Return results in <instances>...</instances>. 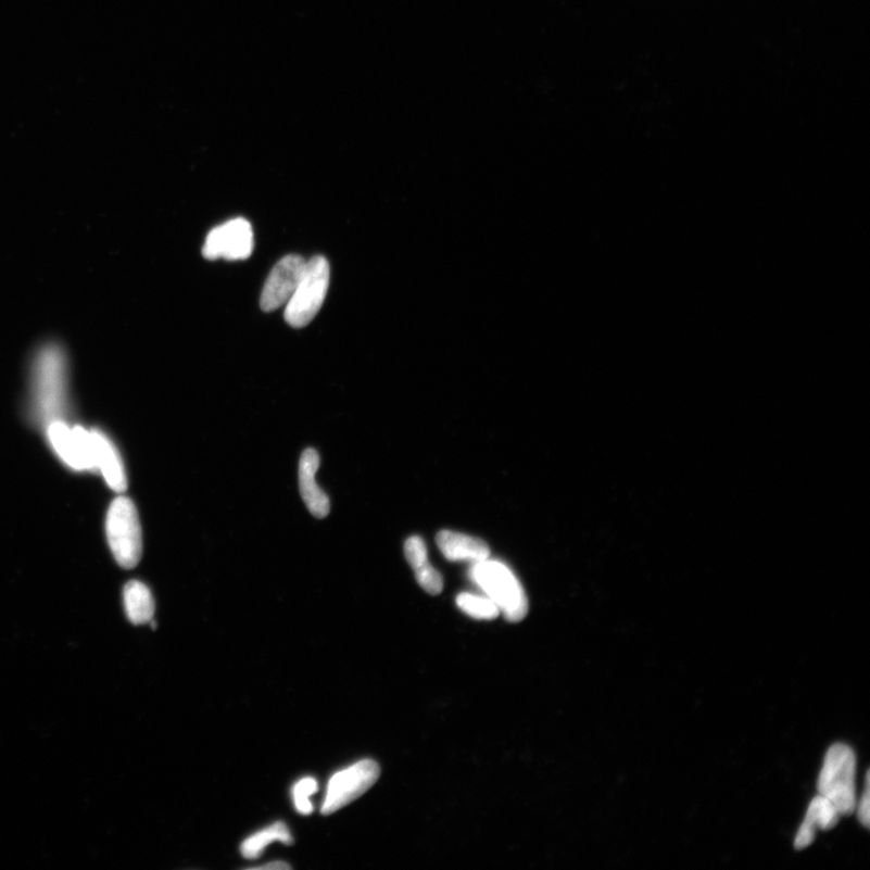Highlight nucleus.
<instances>
[{"label": "nucleus", "mask_w": 870, "mask_h": 870, "mask_svg": "<svg viewBox=\"0 0 870 870\" xmlns=\"http://www.w3.org/2000/svg\"><path fill=\"white\" fill-rule=\"evenodd\" d=\"M90 433L97 470L102 472L106 483L113 491L117 493L125 492L127 478L119 451L112 443V440L99 429H92Z\"/></svg>", "instance_id": "obj_11"}, {"label": "nucleus", "mask_w": 870, "mask_h": 870, "mask_svg": "<svg viewBox=\"0 0 870 870\" xmlns=\"http://www.w3.org/2000/svg\"><path fill=\"white\" fill-rule=\"evenodd\" d=\"M254 249L252 225L244 218H235L214 228L206 238L202 255L209 261L223 257L227 261L249 260Z\"/></svg>", "instance_id": "obj_7"}, {"label": "nucleus", "mask_w": 870, "mask_h": 870, "mask_svg": "<svg viewBox=\"0 0 870 870\" xmlns=\"http://www.w3.org/2000/svg\"><path fill=\"white\" fill-rule=\"evenodd\" d=\"M320 458L315 449H306L299 462V488L307 509L314 517L325 519L330 512L327 493L316 482Z\"/></svg>", "instance_id": "obj_10"}, {"label": "nucleus", "mask_w": 870, "mask_h": 870, "mask_svg": "<svg viewBox=\"0 0 870 870\" xmlns=\"http://www.w3.org/2000/svg\"><path fill=\"white\" fill-rule=\"evenodd\" d=\"M106 539L117 564L131 569L141 562L143 540L141 521L134 502L117 497L106 514Z\"/></svg>", "instance_id": "obj_5"}, {"label": "nucleus", "mask_w": 870, "mask_h": 870, "mask_svg": "<svg viewBox=\"0 0 870 870\" xmlns=\"http://www.w3.org/2000/svg\"><path fill=\"white\" fill-rule=\"evenodd\" d=\"M404 553L407 563L414 569L417 583L420 584L425 592L431 595L442 593L444 588L443 577L429 564L427 546L421 537L413 535L409 540H406Z\"/></svg>", "instance_id": "obj_14"}, {"label": "nucleus", "mask_w": 870, "mask_h": 870, "mask_svg": "<svg viewBox=\"0 0 870 870\" xmlns=\"http://www.w3.org/2000/svg\"><path fill=\"white\" fill-rule=\"evenodd\" d=\"M858 820L861 822L866 829H869L870 825V791H869V771L866 776V789L863 792V796L861 800L858 803Z\"/></svg>", "instance_id": "obj_19"}, {"label": "nucleus", "mask_w": 870, "mask_h": 870, "mask_svg": "<svg viewBox=\"0 0 870 870\" xmlns=\"http://www.w3.org/2000/svg\"><path fill=\"white\" fill-rule=\"evenodd\" d=\"M440 552L450 562H470L472 564L487 560L490 547L476 537L453 531H440L437 535Z\"/></svg>", "instance_id": "obj_13"}, {"label": "nucleus", "mask_w": 870, "mask_h": 870, "mask_svg": "<svg viewBox=\"0 0 870 870\" xmlns=\"http://www.w3.org/2000/svg\"><path fill=\"white\" fill-rule=\"evenodd\" d=\"M305 265L303 256L289 254L274 266L266 278L261 298V306L265 313L286 306L304 275Z\"/></svg>", "instance_id": "obj_9"}, {"label": "nucleus", "mask_w": 870, "mask_h": 870, "mask_svg": "<svg viewBox=\"0 0 870 870\" xmlns=\"http://www.w3.org/2000/svg\"><path fill=\"white\" fill-rule=\"evenodd\" d=\"M124 603L128 619L136 626L152 621L155 603L149 588L138 580L127 583L124 590Z\"/></svg>", "instance_id": "obj_15"}, {"label": "nucleus", "mask_w": 870, "mask_h": 870, "mask_svg": "<svg viewBox=\"0 0 870 870\" xmlns=\"http://www.w3.org/2000/svg\"><path fill=\"white\" fill-rule=\"evenodd\" d=\"M841 814L827 798L818 796L809 805L807 816L800 825L794 847L804 850L815 841L816 830L830 831L840 822Z\"/></svg>", "instance_id": "obj_12"}, {"label": "nucleus", "mask_w": 870, "mask_h": 870, "mask_svg": "<svg viewBox=\"0 0 870 870\" xmlns=\"http://www.w3.org/2000/svg\"><path fill=\"white\" fill-rule=\"evenodd\" d=\"M317 790V781L314 778H305L297 783L293 790V797L298 812L303 815L313 814L314 805L311 803L310 797L314 796Z\"/></svg>", "instance_id": "obj_18"}, {"label": "nucleus", "mask_w": 870, "mask_h": 870, "mask_svg": "<svg viewBox=\"0 0 870 870\" xmlns=\"http://www.w3.org/2000/svg\"><path fill=\"white\" fill-rule=\"evenodd\" d=\"M456 603L467 616L480 620L496 619L501 614L499 607L489 597L464 593L457 596Z\"/></svg>", "instance_id": "obj_17"}, {"label": "nucleus", "mask_w": 870, "mask_h": 870, "mask_svg": "<svg viewBox=\"0 0 870 870\" xmlns=\"http://www.w3.org/2000/svg\"><path fill=\"white\" fill-rule=\"evenodd\" d=\"M380 777L378 762L364 759L356 765L338 771L328 782L321 814L330 815L348 807L374 786Z\"/></svg>", "instance_id": "obj_6"}, {"label": "nucleus", "mask_w": 870, "mask_h": 870, "mask_svg": "<svg viewBox=\"0 0 870 870\" xmlns=\"http://www.w3.org/2000/svg\"><path fill=\"white\" fill-rule=\"evenodd\" d=\"M329 279L330 266L325 256L316 255L306 262L304 275L286 304L285 319L290 327L304 328L313 321L325 303Z\"/></svg>", "instance_id": "obj_4"}, {"label": "nucleus", "mask_w": 870, "mask_h": 870, "mask_svg": "<svg viewBox=\"0 0 870 870\" xmlns=\"http://www.w3.org/2000/svg\"><path fill=\"white\" fill-rule=\"evenodd\" d=\"M290 866L285 862L275 861L273 863H267L265 866L257 867L256 869L260 870H285L289 869Z\"/></svg>", "instance_id": "obj_20"}, {"label": "nucleus", "mask_w": 870, "mask_h": 870, "mask_svg": "<svg viewBox=\"0 0 870 870\" xmlns=\"http://www.w3.org/2000/svg\"><path fill=\"white\" fill-rule=\"evenodd\" d=\"M31 406L48 426L61 420L68 403V358L58 343L40 348L31 363Z\"/></svg>", "instance_id": "obj_1"}, {"label": "nucleus", "mask_w": 870, "mask_h": 870, "mask_svg": "<svg viewBox=\"0 0 870 870\" xmlns=\"http://www.w3.org/2000/svg\"><path fill=\"white\" fill-rule=\"evenodd\" d=\"M470 577L508 621L518 622L528 615V596L519 579L506 565L487 558L472 565Z\"/></svg>", "instance_id": "obj_2"}, {"label": "nucleus", "mask_w": 870, "mask_h": 870, "mask_svg": "<svg viewBox=\"0 0 870 870\" xmlns=\"http://www.w3.org/2000/svg\"><path fill=\"white\" fill-rule=\"evenodd\" d=\"M48 436L64 464L75 470H97L92 437L85 428H70L62 420L53 421L48 426Z\"/></svg>", "instance_id": "obj_8"}, {"label": "nucleus", "mask_w": 870, "mask_h": 870, "mask_svg": "<svg viewBox=\"0 0 870 870\" xmlns=\"http://www.w3.org/2000/svg\"><path fill=\"white\" fill-rule=\"evenodd\" d=\"M275 842L286 845L293 844L292 833L289 832L283 822H276L267 827V829L247 837L241 846V853L245 858L255 859L264 853L267 845Z\"/></svg>", "instance_id": "obj_16"}, {"label": "nucleus", "mask_w": 870, "mask_h": 870, "mask_svg": "<svg viewBox=\"0 0 870 870\" xmlns=\"http://www.w3.org/2000/svg\"><path fill=\"white\" fill-rule=\"evenodd\" d=\"M856 755L844 744L832 746L824 757L818 781L820 796L829 799L841 816H848L857 808Z\"/></svg>", "instance_id": "obj_3"}]
</instances>
